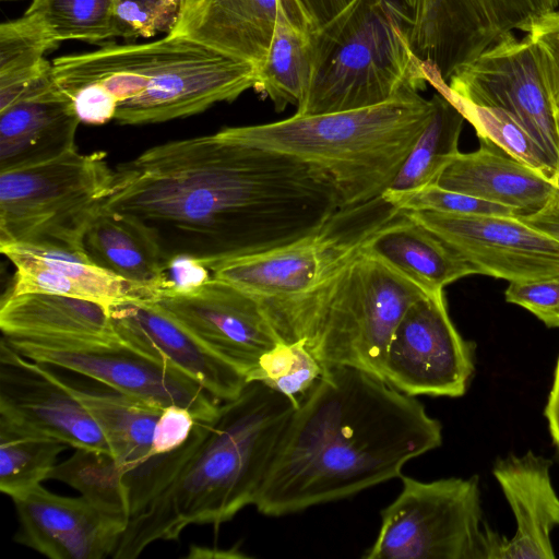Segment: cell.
Listing matches in <instances>:
<instances>
[{"mask_svg": "<svg viewBox=\"0 0 559 559\" xmlns=\"http://www.w3.org/2000/svg\"><path fill=\"white\" fill-rule=\"evenodd\" d=\"M82 250L98 266L159 294L164 262L153 239L132 219L102 209L85 230Z\"/></svg>", "mask_w": 559, "mask_h": 559, "instance_id": "28", "label": "cell"}, {"mask_svg": "<svg viewBox=\"0 0 559 559\" xmlns=\"http://www.w3.org/2000/svg\"><path fill=\"white\" fill-rule=\"evenodd\" d=\"M52 64L0 110V173L55 158L75 147L80 123Z\"/></svg>", "mask_w": 559, "mask_h": 559, "instance_id": "21", "label": "cell"}, {"mask_svg": "<svg viewBox=\"0 0 559 559\" xmlns=\"http://www.w3.org/2000/svg\"><path fill=\"white\" fill-rule=\"evenodd\" d=\"M0 250L16 270L12 292L8 294H57L106 307L129 299L156 297L151 288L98 266L83 250L29 242L0 246Z\"/></svg>", "mask_w": 559, "mask_h": 559, "instance_id": "22", "label": "cell"}, {"mask_svg": "<svg viewBox=\"0 0 559 559\" xmlns=\"http://www.w3.org/2000/svg\"><path fill=\"white\" fill-rule=\"evenodd\" d=\"M2 335L25 340L118 341L108 307L47 293L7 294L0 307Z\"/></svg>", "mask_w": 559, "mask_h": 559, "instance_id": "25", "label": "cell"}, {"mask_svg": "<svg viewBox=\"0 0 559 559\" xmlns=\"http://www.w3.org/2000/svg\"><path fill=\"white\" fill-rule=\"evenodd\" d=\"M0 420L68 447L109 453L99 426L46 365L29 361L2 337Z\"/></svg>", "mask_w": 559, "mask_h": 559, "instance_id": "17", "label": "cell"}, {"mask_svg": "<svg viewBox=\"0 0 559 559\" xmlns=\"http://www.w3.org/2000/svg\"><path fill=\"white\" fill-rule=\"evenodd\" d=\"M402 489L381 511L366 559H487L479 480L421 481L400 476Z\"/></svg>", "mask_w": 559, "mask_h": 559, "instance_id": "10", "label": "cell"}, {"mask_svg": "<svg viewBox=\"0 0 559 559\" xmlns=\"http://www.w3.org/2000/svg\"><path fill=\"white\" fill-rule=\"evenodd\" d=\"M474 369V344L454 326L442 292L427 294L407 309L388 344L382 380L415 397H459Z\"/></svg>", "mask_w": 559, "mask_h": 559, "instance_id": "13", "label": "cell"}, {"mask_svg": "<svg viewBox=\"0 0 559 559\" xmlns=\"http://www.w3.org/2000/svg\"><path fill=\"white\" fill-rule=\"evenodd\" d=\"M442 443V426L415 397L365 371L325 367L283 432L254 502L283 516L400 477Z\"/></svg>", "mask_w": 559, "mask_h": 559, "instance_id": "2", "label": "cell"}, {"mask_svg": "<svg viewBox=\"0 0 559 559\" xmlns=\"http://www.w3.org/2000/svg\"><path fill=\"white\" fill-rule=\"evenodd\" d=\"M247 556L240 552L237 548L233 549H217V548H209L201 547L197 545L190 546L189 554L187 558H204V559H221V558H246Z\"/></svg>", "mask_w": 559, "mask_h": 559, "instance_id": "47", "label": "cell"}, {"mask_svg": "<svg viewBox=\"0 0 559 559\" xmlns=\"http://www.w3.org/2000/svg\"><path fill=\"white\" fill-rule=\"evenodd\" d=\"M118 336L199 381L218 402L237 397L246 377L205 346L154 299H129L108 307Z\"/></svg>", "mask_w": 559, "mask_h": 559, "instance_id": "19", "label": "cell"}, {"mask_svg": "<svg viewBox=\"0 0 559 559\" xmlns=\"http://www.w3.org/2000/svg\"><path fill=\"white\" fill-rule=\"evenodd\" d=\"M310 40L311 79L296 115L371 107L429 82L411 45L408 0H355Z\"/></svg>", "mask_w": 559, "mask_h": 559, "instance_id": "6", "label": "cell"}, {"mask_svg": "<svg viewBox=\"0 0 559 559\" xmlns=\"http://www.w3.org/2000/svg\"><path fill=\"white\" fill-rule=\"evenodd\" d=\"M67 93L72 97L75 112L81 122L104 124L115 119L118 102L103 86L88 83Z\"/></svg>", "mask_w": 559, "mask_h": 559, "instance_id": "42", "label": "cell"}, {"mask_svg": "<svg viewBox=\"0 0 559 559\" xmlns=\"http://www.w3.org/2000/svg\"><path fill=\"white\" fill-rule=\"evenodd\" d=\"M506 300L532 312L548 328H559V274L510 282Z\"/></svg>", "mask_w": 559, "mask_h": 559, "instance_id": "40", "label": "cell"}, {"mask_svg": "<svg viewBox=\"0 0 559 559\" xmlns=\"http://www.w3.org/2000/svg\"><path fill=\"white\" fill-rule=\"evenodd\" d=\"M361 251L429 295L442 293L449 284L477 274L451 246L404 212L379 228Z\"/></svg>", "mask_w": 559, "mask_h": 559, "instance_id": "26", "label": "cell"}, {"mask_svg": "<svg viewBox=\"0 0 559 559\" xmlns=\"http://www.w3.org/2000/svg\"><path fill=\"white\" fill-rule=\"evenodd\" d=\"M430 99L406 90L386 103L299 116L216 132L225 140L296 157L326 173L343 206L380 197L391 185L432 115Z\"/></svg>", "mask_w": 559, "mask_h": 559, "instance_id": "5", "label": "cell"}, {"mask_svg": "<svg viewBox=\"0 0 559 559\" xmlns=\"http://www.w3.org/2000/svg\"><path fill=\"white\" fill-rule=\"evenodd\" d=\"M179 7L167 0H117V37L132 40L152 37L173 28Z\"/></svg>", "mask_w": 559, "mask_h": 559, "instance_id": "38", "label": "cell"}, {"mask_svg": "<svg viewBox=\"0 0 559 559\" xmlns=\"http://www.w3.org/2000/svg\"><path fill=\"white\" fill-rule=\"evenodd\" d=\"M3 2H7V1H21V0H1Z\"/></svg>", "mask_w": 559, "mask_h": 559, "instance_id": "49", "label": "cell"}, {"mask_svg": "<svg viewBox=\"0 0 559 559\" xmlns=\"http://www.w3.org/2000/svg\"><path fill=\"white\" fill-rule=\"evenodd\" d=\"M57 83L69 92L95 83L118 102L121 124L186 118L254 88L257 68L197 41L166 35L142 44H110L52 60Z\"/></svg>", "mask_w": 559, "mask_h": 559, "instance_id": "4", "label": "cell"}, {"mask_svg": "<svg viewBox=\"0 0 559 559\" xmlns=\"http://www.w3.org/2000/svg\"><path fill=\"white\" fill-rule=\"evenodd\" d=\"M382 195L402 212L431 211L451 215L519 216L511 207L438 186L404 193L383 192Z\"/></svg>", "mask_w": 559, "mask_h": 559, "instance_id": "37", "label": "cell"}, {"mask_svg": "<svg viewBox=\"0 0 559 559\" xmlns=\"http://www.w3.org/2000/svg\"><path fill=\"white\" fill-rule=\"evenodd\" d=\"M278 0H181L167 34L183 37L258 69L269 51Z\"/></svg>", "mask_w": 559, "mask_h": 559, "instance_id": "23", "label": "cell"}, {"mask_svg": "<svg viewBox=\"0 0 559 559\" xmlns=\"http://www.w3.org/2000/svg\"><path fill=\"white\" fill-rule=\"evenodd\" d=\"M154 300L247 382L261 358L282 342L258 298L214 277L191 292Z\"/></svg>", "mask_w": 559, "mask_h": 559, "instance_id": "16", "label": "cell"}, {"mask_svg": "<svg viewBox=\"0 0 559 559\" xmlns=\"http://www.w3.org/2000/svg\"><path fill=\"white\" fill-rule=\"evenodd\" d=\"M519 217L528 225L559 240V209L552 203L549 202L543 210L532 215Z\"/></svg>", "mask_w": 559, "mask_h": 559, "instance_id": "46", "label": "cell"}, {"mask_svg": "<svg viewBox=\"0 0 559 559\" xmlns=\"http://www.w3.org/2000/svg\"><path fill=\"white\" fill-rule=\"evenodd\" d=\"M117 0H32L36 13L60 43L69 39L100 43L117 38Z\"/></svg>", "mask_w": 559, "mask_h": 559, "instance_id": "33", "label": "cell"}, {"mask_svg": "<svg viewBox=\"0 0 559 559\" xmlns=\"http://www.w3.org/2000/svg\"><path fill=\"white\" fill-rule=\"evenodd\" d=\"M403 212L382 194L344 206L317 230L282 247L221 263L212 277L254 296L269 319L326 283Z\"/></svg>", "mask_w": 559, "mask_h": 559, "instance_id": "9", "label": "cell"}, {"mask_svg": "<svg viewBox=\"0 0 559 559\" xmlns=\"http://www.w3.org/2000/svg\"><path fill=\"white\" fill-rule=\"evenodd\" d=\"M439 92L449 98L508 111L558 167V115L526 37L506 36L460 67Z\"/></svg>", "mask_w": 559, "mask_h": 559, "instance_id": "14", "label": "cell"}, {"mask_svg": "<svg viewBox=\"0 0 559 559\" xmlns=\"http://www.w3.org/2000/svg\"><path fill=\"white\" fill-rule=\"evenodd\" d=\"M558 133H559V116H558ZM558 153H559V145H558ZM554 183L556 186V193L550 203H552L555 206L559 209V155H558V167L556 177L554 179Z\"/></svg>", "mask_w": 559, "mask_h": 559, "instance_id": "48", "label": "cell"}, {"mask_svg": "<svg viewBox=\"0 0 559 559\" xmlns=\"http://www.w3.org/2000/svg\"><path fill=\"white\" fill-rule=\"evenodd\" d=\"M12 500L19 520L15 542L51 559L112 556L126 528L84 496H59L40 484Z\"/></svg>", "mask_w": 559, "mask_h": 559, "instance_id": "18", "label": "cell"}, {"mask_svg": "<svg viewBox=\"0 0 559 559\" xmlns=\"http://www.w3.org/2000/svg\"><path fill=\"white\" fill-rule=\"evenodd\" d=\"M525 37L559 116V8L536 21Z\"/></svg>", "mask_w": 559, "mask_h": 559, "instance_id": "39", "label": "cell"}, {"mask_svg": "<svg viewBox=\"0 0 559 559\" xmlns=\"http://www.w3.org/2000/svg\"><path fill=\"white\" fill-rule=\"evenodd\" d=\"M115 170L106 152L66 153L0 173V246L50 243L82 250L91 222L104 207Z\"/></svg>", "mask_w": 559, "mask_h": 559, "instance_id": "8", "label": "cell"}, {"mask_svg": "<svg viewBox=\"0 0 559 559\" xmlns=\"http://www.w3.org/2000/svg\"><path fill=\"white\" fill-rule=\"evenodd\" d=\"M59 41L32 12L0 25V110L10 106L51 64L46 53Z\"/></svg>", "mask_w": 559, "mask_h": 559, "instance_id": "31", "label": "cell"}, {"mask_svg": "<svg viewBox=\"0 0 559 559\" xmlns=\"http://www.w3.org/2000/svg\"><path fill=\"white\" fill-rule=\"evenodd\" d=\"M67 447L0 420V490L14 499L48 479Z\"/></svg>", "mask_w": 559, "mask_h": 559, "instance_id": "32", "label": "cell"}, {"mask_svg": "<svg viewBox=\"0 0 559 559\" xmlns=\"http://www.w3.org/2000/svg\"><path fill=\"white\" fill-rule=\"evenodd\" d=\"M450 99L475 128L478 138L493 142L509 155L554 182L557 164L511 114L500 108Z\"/></svg>", "mask_w": 559, "mask_h": 559, "instance_id": "35", "label": "cell"}, {"mask_svg": "<svg viewBox=\"0 0 559 559\" xmlns=\"http://www.w3.org/2000/svg\"><path fill=\"white\" fill-rule=\"evenodd\" d=\"M404 213L451 246L477 274L509 282L559 274V240L519 216Z\"/></svg>", "mask_w": 559, "mask_h": 559, "instance_id": "15", "label": "cell"}, {"mask_svg": "<svg viewBox=\"0 0 559 559\" xmlns=\"http://www.w3.org/2000/svg\"><path fill=\"white\" fill-rule=\"evenodd\" d=\"M210 269L190 255H175L164 262L160 292L157 295L182 294L191 292L212 278Z\"/></svg>", "mask_w": 559, "mask_h": 559, "instance_id": "41", "label": "cell"}, {"mask_svg": "<svg viewBox=\"0 0 559 559\" xmlns=\"http://www.w3.org/2000/svg\"><path fill=\"white\" fill-rule=\"evenodd\" d=\"M312 72L310 34L292 19L278 0L277 17L266 57L258 69L255 90L271 99L276 111L298 107Z\"/></svg>", "mask_w": 559, "mask_h": 559, "instance_id": "29", "label": "cell"}, {"mask_svg": "<svg viewBox=\"0 0 559 559\" xmlns=\"http://www.w3.org/2000/svg\"><path fill=\"white\" fill-rule=\"evenodd\" d=\"M432 115L395 178L384 192L404 193L435 186L460 153L459 139L466 120L444 94L431 97Z\"/></svg>", "mask_w": 559, "mask_h": 559, "instance_id": "30", "label": "cell"}, {"mask_svg": "<svg viewBox=\"0 0 559 559\" xmlns=\"http://www.w3.org/2000/svg\"><path fill=\"white\" fill-rule=\"evenodd\" d=\"M324 368L305 342H280L261 358L248 382H263L298 405L320 379Z\"/></svg>", "mask_w": 559, "mask_h": 559, "instance_id": "36", "label": "cell"}, {"mask_svg": "<svg viewBox=\"0 0 559 559\" xmlns=\"http://www.w3.org/2000/svg\"><path fill=\"white\" fill-rule=\"evenodd\" d=\"M355 0H282L289 15L309 34L322 29Z\"/></svg>", "mask_w": 559, "mask_h": 559, "instance_id": "44", "label": "cell"}, {"mask_svg": "<svg viewBox=\"0 0 559 559\" xmlns=\"http://www.w3.org/2000/svg\"><path fill=\"white\" fill-rule=\"evenodd\" d=\"M479 141L478 150L460 152L435 186L511 207L519 216L532 215L552 200L556 186L550 179L493 142Z\"/></svg>", "mask_w": 559, "mask_h": 559, "instance_id": "24", "label": "cell"}, {"mask_svg": "<svg viewBox=\"0 0 559 559\" xmlns=\"http://www.w3.org/2000/svg\"><path fill=\"white\" fill-rule=\"evenodd\" d=\"M425 295L361 251L316 292L269 320L282 342H305L323 367H350L382 380L390 338L407 309Z\"/></svg>", "mask_w": 559, "mask_h": 559, "instance_id": "7", "label": "cell"}, {"mask_svg": "<svg viewBox=\"0 0 559 559\" xmlns=\"http://www.w3.org/2000/svg\"><path fill=\"white\" fill-rule=\"evenodd\" d=\"M58 378L99 426L120 474L151 457L155 427L165 407L108 386L86 388Z\"/></svg>", "mask_w": 559, "mask_h": 559, "instance_id": "27", "label": "cell"}, {"mask_svg": "<svg viewBox=\"0 0 559 559\" xmlns=\"http://www.w3.org/2000/svg\"><path fill=\"white\" fill-rule=\"evenodd\" d=\"M552 462L532 451L499 459L492 473L516 523L512 538L488 527L487 559H552L551 532L559 525V497L552 486Z\"/></svg>", "mask_w": 559, "mask_h": 559, "instance_id": "20", "label": "cell"}, {"mask_svg": "<svg viewBox=\"0 0 559 559\" xmlns=\"http://www.w3.org/2000/svg\"><path fill=\"white\" fill-rule=\"evenodd\" d=\"M260 381L197 420L177 449L120 474L128 516L111 557L134 559L157 540H177L190 525L215 530L254 504L296 408Z\"/></svg>", "mask_w": 559, "mask_h": 559, "instance_id": "3", "label": "cell"}, {"mask_svg": "<svg viewBox=\"0 0 559 559\" xmlns=\"http://www.w3.org/2000/svg\"><path fill=\"white\" fill-rule=\"evenodd\" d=\"M194 424L195 419L188 409L177 405L165 407L155 427L151 457L180 447L189 438Z\"/></svg>", "mask_w": 559, "mask_h": 559, "instance_id": "43", "label": "cell"}, {"mask_svg": "<svg viewBox=\"0 0 559 559\" xmlns=\"http://www.w3.org/2000/svg\"><path fill=\"white\" fill-rule=\"evenodd\" d=\"M2 337L27 359L71 370L120 393L160 407L181 406L193 415L195 421L212 419L221 404L189 374L126 344L122 340Z\"/></svg>", "mask_w": 559, "mask_h": 559, "instance_id": "11", "label": "cell"}, {"mask_svg": "<svg viewBox=\"0 0 559 559\" xmlns=\"http://www.w3.org/2000/svg\"><path fill=\"white\" fill-rule=\"evenodd\" d=\"M114 170L103 209L140 225L163 262L185 254L210 270L293 242L344 207L322 169L216 133L153 146Z\"/></svg>", "mask_w": 559, "mask_h": 559, "instance_id": "1", "label": "cell"}, {"mask_svg": "<svg viewBox=\"0 0 559 559\" xmlns=\"http://www.w3.org/2000/svg\"><path fill=\"white\" fill-rule=\"evenodd\" d=\"M544 416L548 424L552 444L559 456V356L556 362L552 385L548 394Z\"/></svg>", "mask_w": 559, "mask_h": 559, "instance_id": "45", "label": "cell"}, {"mask_svg": "<svg viewBox=\"0 0 559 559\" xmlns=\"http://www.w3.org/2000/svg\"><path fill=\"white\" fill-rule=\"evenodd\" d=\"M48 479L74 487L100 510L127 526L120 473L109 453L76 449L71 457L52 468Z\"/></svg>", "mask_w": 559, "mask_h": 559, "instance_id": "34", "label": "cell"}, {"mask_svg": "<svg viewBox=\"0 0 559 559\" xmlns=\"http://www.w3.org/2000/svg\"><path fill=\"white\" fill-rule=\"evenodd\" d=\"M411 45L430 83L451 75L515 31L527 33L559 0H408Z\"/></svg>", "mask_w": 559, "mask_h": 559, "instance_id": "12", "label": "cell"}]
</instances>
